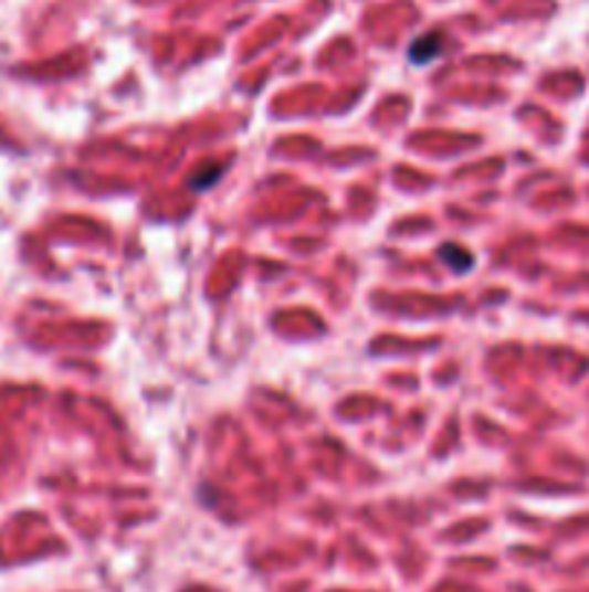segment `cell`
I'll list each match as a JSON object with an SVG mask.
<instances>
[{
    "instance_id": "1",
    "label": "cell",
    "mask_w": 589,
    "mask_h": 592,
    "mask_svg": "<svg viewBox=\"0 0 589 592\" xmlns=\"http://www.w3.org/2000/svg\"><path fill=\"white\" fill-rule=\"evenodd\" d=\"M440 53H442V38L440 35H425V38H419L408 55H411L417 64H428V61L437 59Z\"/></svg>"
},
{
    "instance_id": "2",
    "label": "cell",
    "mask_w": 589,
    "mask_h": 592,
    "mask_svg": "<svg viewBox=\"0 0 589 592\" xmlns=\"http://www.w3.org/2000/svg\"><path fill=\"white\" fill-rule=\"evenodd\" d=\"M440 261L448 263V266L456 272H469L471 266H474V257H471L463 246H451V243H445V246L440 249Z\"/></svg>"
}]
</instances>
